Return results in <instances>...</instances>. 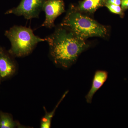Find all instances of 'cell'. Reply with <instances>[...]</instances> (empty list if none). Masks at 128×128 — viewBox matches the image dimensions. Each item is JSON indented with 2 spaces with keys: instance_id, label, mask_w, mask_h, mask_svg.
Returning a JSON list of instances; mask_svg holds the SVG:
<instances>
[{
  "instance_id": "obj_5",
  "label": "cell",
  "mask_w": 128,
  "mask_h": 128,
  "mask_svg": "<svg viewBox=\"0 0 128 128\" xmlns=\"http://www.w3.org/2000/svg\"><path fill=\"white\" fill-rule=\"evenodd\" d=\"M42 10L45 12V19L41 26L52 28L56 18L65 11L64 0H46Z\"/></svg>"
},
{
  "instance_id": "obj_10",
  "label": "cell",
  "mask_w": 128,
  "mask_h": 128,
  "mask_svg": "<svg viewBox=\"0 0 128 128\" xmlns=\"http://www.w3.org/2000/svg\"><path fill=\"white\" fill-rule=\"evenodd\" d=\"M68 92V91L65 92L60 100L58 102L54 107V108L53 109V110H52V112H47L45 108L44 107V110L45 111V115L44 117H43L41 119V122H40V128H50L51 121H52V119L53 117L55 114L56 111L62 101L65 97Z\"/></svg>"
},
{
  "instance_id": "obj_11",
  "label": "cell",
  "mask_w": 128,
  "mask_h": 128,
  "mask_svg": "<svg viewBox=\"0 0 128 128\" xmlns=\"http://www.w3.org/2000/svg\"><path fill=\"white\" fill-rule=\"evenodd\" d=\"M106 6L111 12L114 14H121L122 13V8L120 6L106 4Z\"/></svg>"
},
{
  "instance_id": "obj_12",
  "label": "cell",
  "mask_w": 128,
  "mask_h": 128,
  "mask_svg": "<svg viewBox=\"0 0 128 128\" xmlns=\"http://www.w3.org/2000/svg\"><path fill=\"white\" fill-rule=\"evenodd\" d=\"M106 4H114L120 6L121 5V0H106Z\"/></svg>"
},
{
  "instance_id": "obj_8",
  "label": "cell",
  "mask_w": 128,
  "mask_h": 128,
  "mask_svg": "<svg viewBox=\"0 0 128 128\" xmlns=\"http://www.w3.org/2000/svg\"><path fill=\"white\" fill-rule=\"evenodd\" d=\"M105 2L106 0H84L80 4V9L82 11L94 12Z\"/></svg>"
},
{
  "instance_id": "obj_14",
  "label": "cell",
  "mask_w": 128,
  "mask_h": 128,
  "mask_svg": "<svg viewBox=\"0 0 128 128\" xmlns=\"http://www.w3.org/2000/svg\"></svg>"
},
{
  "instance_id": "obj_2",
  "label": "cell",
  "mask_w": 128,
  "mask_h": 128,
  "mask_svg": "<svg viewBox=\"0 0 128 128\" xmlns=\"http://www.w3.org/2000/svg\"><path fill=\"white\" fill-rule=\"evenodd\" d=\"M5 35L9 40L11 48L8 52L13 57H22L30 54L38 43L46 41L34 34L30 27L15 26L6 30Z\"/></svg>"
},
{
  "instance_id": "obj_4",
  "label": "cell",
  "mask_w": 128,
  "mask_h": 128,
  "mask_svg": "<svg viewBox=\"0 0 128 128\" xmlns=\"http://www.w3.org/2000/svg\"><path fill=\"white\" fill-rule=\"evenodd\" d=\"M46 0H22L17 7L8 10L5 14L23 16L27 20L39 18Z\"/></svg>"
},
{
  "instance_id": "obj_9",
  "label": "cell",
  "mask_w": 128,
  "mask_h": 128,
  "mask_svg": "<svg viewBox=\"0 0 128 128\" xmlns=\"http://www.w3.org/2000/svg\"><path fill=\"white\" fill-rule=\"evenodd\" d=\"M22 127L18 121L13 119L11 114L0 112V128H15Z\"/></svg>"
},
{
  "instance_id": "obj_3",
  "label": "cell",
  "mask_w": 128,
  "mask_h": 128,
  "mask_svg": "<svg viewBox=\"0 0 128 128\" xmlns=\"http://www.w3.org/2000/svg\"><path fill=\"white\" fill-rule=\"evenodd\" d=\"M61 25L84 40L90 37H104L107 34L106 29L104 26L73 10L68 12Z\"/></svg>"
},
{
  "instance_id": "obj_13",
  "label": "cell",
  "mask_w": 128,
  "mask_h": 128,
  "mask_svg": "<svg viewBox=\"0 0 128 128\" xmlns=\"http://www.w3.org/2000/svg\"><path fill=\"white\" fill-rule=\"evenodd\" d=\"M121 8L122 9H126L128 8V0H121Z\"/></svg>"
},
{
  "instance_id": "obj_6",
  "label": "cell",
  "mask_w": 128,
  "mask_h": 128,
  "mask_svg": "<svg viewBox=\"0 0 128 128\" xmlns=\"http://www.w3.org/2000/svg\"><path fill=\"white\" fill-rule=\"evenodd\" d=\"M12 57L0 48V82L11 78L16 73V64Z\"/></svg>"
},
{
  "instance_id": "obj_1",
  "label": "cell",
  "mask_w": 128,
  "mask_h": 128,
  "mask_svg": "<svg viewBox=\"0 0 128 128\" xmlns=\"http://www.w3.org/2000/svg\"><path fill=\"white\" fill-rule=\"evenodd\" d=\"M46 38L53 61L64 68H68L74 64L80 54L88 47L84 40L64 28L56 29Z\"/></svg>"
},
{
  "instance_id": "obj_7",
  "label": "cell",
  "mask_w": 128,
  "mask_h": 128,
  "mask_svg": "<svg viewBox=\"0 0 128 128\" xmlns=\"http://www.w3.org/2000/svg\"><path fill=\"white\" fill-rule=\"evenodd\" d=\"M108 76V73L106 71L97 70L95 72L91 87L85 96L88 103H92L94 95L106 82Z\"/></svg>"
}]
</instances>
